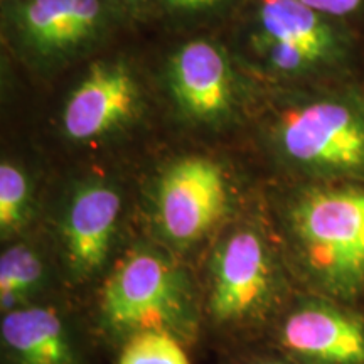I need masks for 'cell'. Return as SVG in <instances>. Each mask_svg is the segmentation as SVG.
<instances>
[{
  "mask_svg": "<svg viewBox=\"0 0 364 364\" xmlns=\"http://www.w3.org/2000/svg\"><path fill=\"white\" fill-rule=\"evenodd\" d=\"M268 108L273 149L304 182H364L359 81L280 85Z\"/></svg>",
  "mask_w": 364,
  "mask_h": 364,
  "instance_id": "cell-1",
  "label": "cell"
},
{
  "mask_svg": "<svg viewBox=\"0 0 364 364\" xmlns=\"http://www.w3.org/2000/svg\"><path fill=\"white\" fill-rule=\"evenodd\" d=\"M300 267L327 297L364 289V182H304L287 204Z\"/></svg>",
  "mask_w": 364,
  "mask_h": 364,
  "instance_id": "cell-2",
  "label": "cell"
},
{
  "mask_svg": "<svg viewBox=\"0 0 364 364\" xmlns=\"http://www.w3.org/2000/svg\"><path fill=\"white\" fill-rule=\"evenodd\" d=\"M103 317L120 332L177 329L189 316V295L181 272L152 252L127 257L103 290Z\"/></svg>",
  "mask_w": 364,
  "mask_h": 364,
  "instance_id": "cell-3",
  "label": "cell"
},
{
  "mask_svg": "<svg viewBox=\"0 0 364 364\" xmlns=\"http://www.w3.org/2000/svg\"><path fill=\"white\" fill-rule=\"evenodd\" d=\"M257 36L284 44L306 58L326 83L359 81L361 33L314 11L300 0H258Z\"/></svg>",
  "mask_w": 364,
  "mask_h": 364,
  "instance_id": "cell-4",
  "label": "cell"
},
{
  "mask_svg": "<svg viewBox=\"0 0 364 364\" xmlns=\"http://www.w3.org/2000/svg\"><path fill=\"white\" fill-rule=\"evenodd\" d=\"M228 186L221 167L206 157H184L162 172L157 220L166 238L189 245L211 231L225 215Z\"/></svg>",
  "mask_w": 364,
  "mask_h": 364,
  "instance_id": "cell-5",
  "label": "cell"
},
{
  "mask_svg": "<svg viewBox=\"0 0 364 364\" xmlns=\"http://www.w3.org/2000/svg\"><path fill=\"white\" fill-rule=\"evenodd\" d=\"M108 12L105 0H22L12 7L11 24L26 53L51 61L97 39Z\"/></svg>",
  "mask_w": 364,
  "mask_h": 364,
  "instance_id": "cell-6",
  "label": "cell"
},
{
  "mask_svg": "<svg viewBox=\"0 0 364 364\" xmlns=\"http://www.w3.org/2000/svg\"><path fill=\"white\" fill-rule=\"evenodd\" d=\"M277 273L267 245L255 231H236L218 248L213 262L211 309L221 321L247 318L267 309Z\"/></svg>",
  "mask_w": 364,
  "mask_h": 364,
  "instance_id": "cell-7",
  "label": "cell"
},
{
  "mask_svg": "<svg viewBox=\"0 0 364 364\" xmlns=\"http://www.w3.org/2000/svg\"><path fill=\"white\" fill-rule=\"evenodd\" d=\"M282 344L309 364H364V321L329 300H307L285 318Z\"/></svg>",
  "mask_w": 364,
  "mask_h": 364,
  "instance_id": "cell-8",
  "label": "cell"
},
{
  "mask_svg": "<svg viewBox=\"0 0 364 364\" xmlns=\"http://www.w3.org/2000/svg\"><path fill=\"white\" fill-rule=\"evenodd\" d=\"M139 98V86L129 68L120 63H97L68 98L63 129L78 142L100 139L135 115Z\"/></svg>",
  "mask_w": 364,
  "mask_h": 364,
  "instance_id": "cell-9",
  "label": "cell"
},
{
  "mask_svg": "<svg viewBox=\"0 0 364 364\" xmlns=\"http://www.w3.org/2000/svg\"><path fill=\"white\" fill-rule=\"evenodd\" d=\"M169 85L177 107L193 120L213 124L233 110V71L226 54L209 41H191L177 49Z\"/></svg>",
  "mask_w": 364,
  "mask_h": 364,
  "instance_id": "cell-10",
  "label": "cell"
},
{
  "mask_svg": "<svg viewBox=\"0 0 364 364\" xmlns=\"http://www.w3.org/2000/svg\"><path fill=\"white\" fill-rule=\"evenodd\" d=\"M120 196L102 182H90L71 198L65 218V243L71 270L91 275L103 265L120 216Z\"/></svg>",
  "mask_w": 364,
  "mask_h": 364,
  "instance_id": "cell-11",
  "label": "cell"
},
{
  "mask_svg": "<svg viewBox=\"0 0 364 364\" xmlns=\"http://www.w3.org/2000/svg\"><path fill=\"white\" fill-rule=\"evenodd\" d=\"M2 338L21 364H73V349L61 318L49 309L9 312Z\"/></svg>",
  "mask_w": 364,
  "mask_h": 364,
  "instance_id": "cell-12",
  "label": "cell"
},
{
  "mask_svg": "<svg viewBox=\"0 0 364 364\" xmlns=\"http://www.w3.org/2000/svg\"><path fill=\"white\" fill-rule=\"evenodd\" d=\"M43 265L33 250L12 247L0 258V299L2 309L11 307L39 285Z\"/></svg>",
  "mask_w": 364,
  "mask_h": 364,
  "instance_id": "cell-13",
  "label": "cell"
},
{
  "mask_svg": "<svg viewBox=\"0 0 364 364\" xmlns=\"http://www.w3.org/2000/svg\"><path fill=\"white\" fill-rule=\"evenodd\" d=\"M118 364H191L169 332L144 331L132 336Z\"/></svg>",
  "mask_w": 364,
  "mask_h": 364,
  "instance_id": "cell-14",
  "label": "cell"
},
{
  "mask_svg": "<svg viewBox=\"0 0 364 364\" xmlns=\"http://www.w3.org/2000/svg\"><path fill=\"white\" fill-rule=\"evenodd\" d=\"M29 182L24 172L11 162L0 166V230L11 235L27 218Z\"/></svg>",
  "mask_w": 364,
  "mask_h": 364,
  "instance_id": "cell-15",
  "label": "cell"
},
{
  "mask_svg": "<svg viewBox=\"0 0 364 364\" xmlns=\"http://www.w3.org/2000/svg\"><path fill=\"white\" fill-rule=\"evenodd\" d=\"M314 11L344 22L361 33L364 29V0H300Z\"/></svg>",
  "mask_w": 364,
  "mask_h": 364,
  "instance_id": "cell-16",
  "label": "cell"
},
{
  "mask_svg": "<svg viewBox=\"0 0 364 364\" xmlns=\"http://www.w3.org/2000/svg\"><path fill=\"white\" fill-rule=\"evenodd\" d=\"M167 11L181 17H203L220 11L228 0H164Z\"/></svg>",
  "mask_w": 364,
  "mask_h": 364,
  "instance_id": "cell-17",
  "label": "cell"
},
{
  "mask_svg": "<svg viewBox=\"0 0 364 364\" xmlns=\"http://www.w3.org/2000/svg\"><path fill=\"white\" fill-rule=\"evenodd\" d=\"M120 2L124 4L127 9H130V11H142V9L147 7L152 0H120Z\"/></svg>",
  "mask_w": 364,
  "mask_h": 364,
  "instance_id": "cell-18",
  "label": "cell"
},
{
  "mask_svg": "<svg viewBox=\"0 0 364 364\" xmlns=\"http://www.w3.org/2000/svg\"><path fill=\"white\" fill-rule=\"evenodd\" d=\"M260 364H289V363H282V361H265V363H260Z\"/></svg>",
  "mask_w": 364,
  "mask_h": 364,
  "instance_id": "cell-19",
  "label": "cell"
},
{
  "mask_svg": "<svg viewBox=\"0 0 364 364\" xmlns=\"http://www.w3.org/2000/svg\"><path fill=\"white\" fill-rule=\"evenodd\" d=\"M363 68H364V65H363ZM359 85H361V88L364 91V75H363V81H359Z\"/></svg>",
  "mask_w": 364,
  "mask_h": 364,
  "instance_id": "cell-20",
  "label": "cell"
}]
</instances>
